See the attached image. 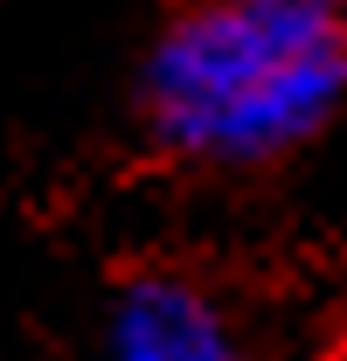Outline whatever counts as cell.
Listing matches in <instances>:
<instances>
[{
	"label": "cell",
	"mask_w": 347,
	"mask_h": 361,
	"mask_svg": "<svg viewBox=\"0 0 347 361\" xmlns=\"http://www.w3.org/2000/svg\"><path fill=\"white\" fill-rule=\"evenodd\" d=\"M347 118V0H160L126 70L132 160L271 180Z\"/></svg>",
	"instance_id": "1"
},
{
	"label": "cell",
	"mask_w": 347,
	"mask_h": 361,
	"mask_svg": "<svg viewBox=\"0 0 347 361\" xmlns=\"http://www.w3.org/2000/svg\"><path fill=\"white\" fill-rule=\"evenodd\" d=\"M84 361H271L264 299L209 250H139L111 271Z\"/></svg>",
	"instance_id": "2"
},
{
	"label": "cell",
	"mask_w": 347,
	"mask_h": 361,
	"mask_svg": "<svg viewBox=\"0 0 347 361\" xmlns=\"http://www.w3.org/2000/svg\"><path fill=\"white\" fill-rule=\"evenodd\" d=\"M312 361H347V292L319 313V326H312Z\"/></svg>",
	"instance_id": "3"
}]
</instances>
